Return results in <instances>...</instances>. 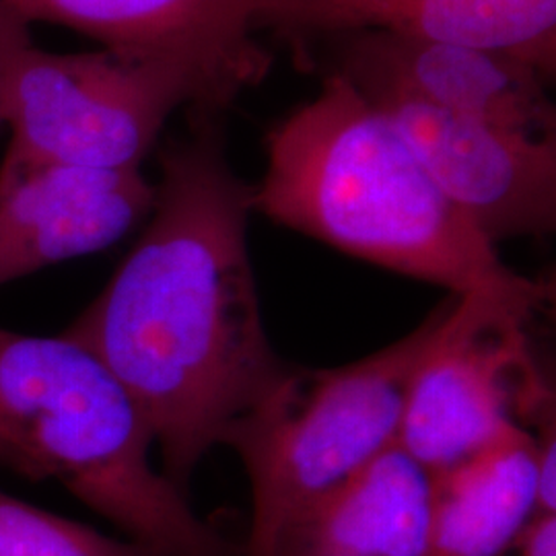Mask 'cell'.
I'll use <instances>...</instances> for the list:
<instances>
[{
	"mask_svg": "<svg viewBox=\"0 0 556 556\" xmlns=\"http://www.w3.org/2000/svg\"><path fill=\"white\" fill-rule=\"evenodd\" d=\"M252 197L213 126L169 144L149 225L64 332L137 400L161 472L184 493L200 459L289 369L260 312L248 250Z\"/></svg>",
	"mask_w": 556,
	"mask_h": 556,
	"instance_id": "obj_1",
	"label": "cell"
},
{
	"mask_svg": "<svg viewBox=\"0 0 556 556\" xmlns=\"http://www.w3.org/2000/svg\"><path fill=\"white\" fill-rule=\"evenodd\" d=\"M254 211L381 268L464 295L546 303L551 287L514 273L394 126L334 71L316 100L268 137Z\"/></svg>",
	"mask_w": 556,
	"mask_h": 556,
	"instance_id": "obj_2",
	"label": "cell"
},
{
	"mask_svg": "<svg viewBox=\"0 0 556 556\" xmlns=\"http://www.w3.org/2000/svg\"><path fill=\"white\" fill-rule=\"evenodd\" d=\"M0 425L34 466L153 556H231L229 544L151 464L137 400L77 340L0 328Z\"/></svg>",
	"mask_w": 556,
	"mask_h": 556,
	"instance_id": "obj_3",
	"label": "cell"
},
{
	"mask_svg": "<svg viewBox=\"0 0 556 556\" xmlns=\"http://www.w3.org/2000/svg\"><path fill=\"white\" fill-rule=\"evenodd\" d=\"M454 301L369 357L334 369L289 367L231 425L223 445L238 452L252 489L248 556H270L301 509L396 443L413 376Z\"/></svg>",
	"mask_w": 556,
	"mask_h": 556,
	"instance_id": "obj_4",
	"label": "cell"
},
{
	"mask_svg": "<svg viewBox=\"0 0 556 556\" xmlns=\"http://www.w3.org/2000/svg\"><path fill=\"white\" fill-rule=\"evenodd\" d=\"M236 93L197 64L112 50L52 54L29 43L15 62L0 181L50 167L126 172L155 147L179 105L217 110Z\"/></svg>",
	"mask_w": 556,
	"mask_h": 556,
	"instance_id": "obj_5",
	"label": "cell"
},
{
	"mask_svg": "<svg viewBox=\"0 0 556 556\" xmlns=\"http://www.w3.org/2000/svg\"><path fill=\"white\" fill-rule=\"evenodd\" d=\"M544 303L456 298L410 381L400 445L433 475L472 456L498 431L526 427L555 402L540 376L528 324Z\"/></svg>",
	"mask_w": 556,
	"mask_h": 556,
	"instance_id": "obj_6",
	"label": "cell"
},
{
	"mask_svg": "<svg viewBox=\"0 0 556 556\" xmlns=\"http://www.w3.org/2000/svg\"><path fill=\"white\" fill-rule=\"evenodd\" d=\"M355 87L493 243L555 231V135L534 137L468 118L383 83Z\"/></svg>",
	"mask_w": 556,
	"mask_h": 556,
	"instance_id": "obj_7",
	"label": "cell"
},
{
	"mask_svg": "<svg viewBox=\"0 0 556 556\" xmlns=\"http://www.w3.org/2000/svg\"><path fill=\"white\" fill-rule=\"evenodd\" d=\"M254 29L287 36L392 34L507 54L553 77L556 0H241Z\"/></svg>",
	"mask_w": 556,
	"mask_h": 556,
	"instance_id": "obj_8",
	"label": "cell"
},
{
	"mask_svg": "<svg viewBox=\"0 0 556 556\" xmlns=\"http://www.w3.org/2000/svg\"><path fill=\"white\" fill-rule=\"evenodd\" d=\"M337 73L355 85H392L454 114L517 132L555 135L546 77L493 50L367 31L346 36Z\"/></svg>",
	"mask_w": 556,
	"mask_h": 556,
	"instance_id": "obj_9",
	"label": "cell"
},
{
	"mask_svg": "<svg viewBox=\"0 0 556 556\" xmlns=\"http://www.w3.org/2000/svg\"><path fill=\"white\" fill-rule=\"evenodd\" d=\"M153 202L140 169L50 167L0 181V285L114 245Z\"/></svg>",
	"mask_w": 556,
	"mask_h": 556,
	"instance_id": "obj_10",
	"label": "cell"
},
{
	"mask_svg": "<svg viewBox=\"0 0 556 556\" xmlns=\"http://www.w3.org/2000/svg\"><path fill=\"white\" fill-rule=\"evenodd\" d=\"M23 20L56 23L140 59L197 64L239 89L266 75L241 0H4Z\"/></svg>",
	"mask_w": 556,
	"mask_h": 556,
	"instance_id": "obj_11",
	"label": "cell"
},
{
	"mask_svg": "<svg viewBox=\"0 0 556 556\" xmlns=\"http://www.w3.org/2000/svg\"><path fill=\"white\" fill-rule=\"evenodd\" d=\"M433 472L400 441L301 509L270 556H427Z\"/></svg>",
	"mask_w": 556,
	"mask_h": 556,
	"instance_id": "obj_12",
	"label": "cell"
},
{
	"mask_svg": "<svg viewBox=\"0 0 556 556\" xmlns=\"http://www.w3.org/2000/svg\"><path fill=\"white\" fill-rule=\"evenodd\" d=\"M536 507V439L509 422L472 456L433 475L427 556H498Z\"/></svg>",
	"mask_w": 556,
	"mask_h": 556,
	"instance_id": "obj_13",
	"label": "cell"
},
{
	"mask_svg": "<svg viewBox=\"0 0 556 556\" xmlns=\"http://www.w3.org/2000/svg\"><path fill=\"white\" fill-rule=\"evenodd\" d=\"M0 556H153L130 540L43 511L0 489Z\"/></svg>",
	"mask_w": 556,
	"mask_h": 556,
	"instance_id": "obj_14",
	"label": "cell"
},
{
	"mask_svg": "<svg viewBox=\"0 0 556 556\" xmlns=\"http://www.w3.org/2000/svg\"><path fill=\"white\" fill-rule=\"evenodd\" d=\"M27 27L29 23L9 2L0 0V126L4 124L7 91L15 62L21 52L31 43Z\"/></svg>",
	"mask_w": 556,
	"mask_h": 556,
	"instance_id": "obj_15",
	"label": "cell"
},
{
	"mask_svg": "<svg viewBox=\"0 0 556 556\" xmlns=\"http://www.w3.org/2000/svg\"><path fill=\"white\" fill-rule=\"evenodd\" d=\"M498 556H556V516H534Z\"/></svg>",
	"mask_w": 556,
	"mask_h": 556,
	"instance_id": "obj_16",
	"label": "cell"
},
{
	"mask_svg": "<svg viewBox=\"0 0 556 556\" xmlns=\"http://www.w3.org/2000/svg\"><path fill=\"white\" fill-rule=\"evenodd\" d=\"M0 468H9L17 475L36 480V472L31 462L21 450L20 443L9 435V431L0 425Z\"/></svg>",
	"mask_w": 556,
	"mask_h": 556,
	"instance_id": "obj_17",
	"label": "cell"
}]
</instances>
